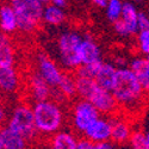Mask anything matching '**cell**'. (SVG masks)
Instances as JSON below:
<instances>
[{
    "instance_id": "obj_1",
    "label": "cell",
    "mask_w": 149,
    "mask_h": 149,
    "mask_svg": "<svg viewBox=\"0 0 149 149\" xmlns=\"http://www.w3.org/2000/svg\"><path fill=\"white\" fill-rule=\"evenodd\" d=\"M111 91L120 110L131 113L137 112L142 109L147 98L139 77L129 67L118 68L113 87Z\"/></svg>"
},
{
    "instance_id": "obj_2",
    "label": "cell",
    "mask_w": 149,
    "mask_h": 149,
    "mask_svg": "<svg viewBox=\"0 0 149 149\" xmlns=\"http://www.w3.org/2000/svg\"><path fill=\"white\" fill-rule=\"evenodd\" d=\"M32 110L35 124L40 135L50 137L52 135L61 130L65 122V112L60 102L53 98L33 102Z\"/></svg>"
},
{
    "instance_id": "obj_3",
    "label": "cell",
    "mask_w": 149,
    "mask_h": 149,
    "mask_svg": "<svg viewBox=\"0 0 149 149\" xmlns=\"http://www.w3.org/2000/svg\"><path fill=\"white\" fill-rule=\"evenodd\" d=\"M10 4L15 8L18 16V31L30 35L38 29L43 22L44 4L40 0H10Z\"/></svg>"
},
{
    "instance_id": "obj_4",
    "label": "cell",
    "mask_w": 149,
    "mask_h": 149,
    "mask_svg": "<svg viewBox=\"0 0 149 149\" xmlns=\"http://www.w3.org/2000/svg\"><path fill=\"white\" fill-rule=\"evenodd\" d=\"M82 41V36L77 31H65L57 38L58 60L62 68L69 72H75L80 66L79 45Z\"/></svg>"
},
{
    "instance_id": "obj_5",
    "label": "cell",
    "mask_w": 149,
    "mask_h": 149,
    "mask_svg": "<svg viewBox=\"0 0 149 149\" xmlns=\"http://www.w3.org/2000/svg\"><path fill=\"white\" fill-rule=\"evenodd\" d=\"M6 125L23 135L28 142L35 141L40 135L35 124L32 106L28 104H18L12 109Z\"/></svg>"
},
{
    "instance_id": "obj_6",
    "label": "cell",
    "mask_w": 149,
    "mask_h": 149,
    "mask_svg": "<svg viewBox=\"0 0 149 149\" xmlns=\"http://www.w3.org/2000/svg\"><path fill=\"white\" fill-rule=\"evenodd\" d=\"M102 116L99 111L90 100L80 98L79 100L74 102L70 111V123L73 129L78 134L84 135L85 130L91 124Z\"/></svg>"
},
{
    "instance_id": "obj_7",
    "label": "cell",
    "mask_w": 149,
    "mask_h": 149,
    "mask_svg": "<svg viewBox=\"0 0 149 149\" xmlns=\"http://www.w3.org/2000/svg\"><path fill=\"white\" fill-rule=\"evenodd\" d=\"M139 13L137 7L131 1H125L123 6L122 17L113 23V29L120 37H131L139 32Z\"/></svg>"
},
{
    "instance_id": "obj_8",
    "label": "cell",
    "mask_w": 149,
    "mask_h": 149,
    "mask_svg": "<svg viewBox=\"0 0 149 149\" xmlns=\"http://www.w3.org/2000/svg\"><path fill=\"white\" fill-rule=\"evenodd\" d=\"M36 61H37L36 70L41 74V77L52 87H57L62 79V75L65 73L62 72L61 67L45 54H40L37 56Z\"/></svg>"
},
{
    "instance_id": "obj_9",
    "label": "cell",
    "mask_w": 149,
    "mask_h": 149,
    "mask_svg": "<svg viewBox=\"0 0 149 149\" xmlns=\"http://www.w3.org/2000/svg\"><path fill=\"white\" fill-rule=\"evenodd\" d=\"M112 125V131H111V140H112L117 146H123L129 143L130 136L134 131V127L129 118L120 113H115L109 116Z\"/></svg>"
},
{
    "instance_id": "obj_10",
    "label": "cell",
    "mask_w": 149,
    "mask_h": 149,
    "mask_svg": "<svg viewBox=\"0 0 149 149\" xmlns=\"http://www.w3.org/2000/svg\"><path fill=\"white\" fill-rule=\"evenodd\" d=\"M90 102L100 111L102 115H105V116L115 115L119 112V110H120L112 91L103 88L100 86H99L97 91L93 93V95L90 98Z\"/></svg>"
},
{
    "instance_id": "obj_11",
    "label": "cell",
    "mask_w": 149,
    "mask_h": 149,
    "mask_svg": "<svg viewBox=\"0 0 149 149\" xmlns=\"http://www.w3.org/2000/svg\"><path fill=\"white\" fill-rule=\"evenodd\" d=\"M53 88L42 77L38 72H33L28 79V90L29 95L31 97L32 102L45 100V99L52 98Z\"/></svg>"
},
{
    "instance_id": "obj_12",
    "label": "cell",
    "mask_w": 149,
    "mask_h": 149,
    "mask_svg": "<svg viewBox=\"0 0 149 149\" xmlns=\"http://www.w3.org/2000/svg\"><path fill=\"white\" fill-rule=\"evenodd\" d=\"M111 131H112V125H111L110 117L100 116L85 130L84 135L92 140L94 143H100L111 140Z\"/></svg>"
},
{
    "instance_id": "obj_13",
    "label": "cell",
    "mask_w": 149,
    "mask_h": 149,
    "mask_svg": "<svg viewBox=\"0 0 149 149\" xmlns=\"http://www.w3.org/2000/svg\"><path fill=\"white\" fill-rule=\"evenodd\" d=\"M79 57L81 65L102 60V49L90 35L82 36V41L79 45Z\"/></svg>"
},
{
    "instance_id": "obj_14",
    "label": "cell",
    "mask_w": 149,
    "mask_h": 149,
    "mask_svg": "<svg viewBox=\"0 0 149 149\" xmlns=\"http://www.w3.org/2000/svg\"><path fill=\"white\" fill-rule=\"evenodd\" d=\"M20 88V75L15 66L0 67V92L12 94Z\"/></svg>"
},
{
    "instance_id": "obj_15",
    "label": "cell",
    "mask_w": 149,
    "mask_h": 149,
    "mask_svg": "<svg viewBox=\"0 0 149 149\" xmlns=\"http://www.w3.org/2000/svg\"><path fill=\"white\" fill-rule=\"evenodd\" d=\"M18 26V16L12 5L1 4L0 5V31L12 35L17 32Z\"/></svg>"
},
{
    "instance_id": "obj_16",
    "label": "cell",
    "mask_w": 149,
    "mask_h": 149,
    "mask_svg": "<svg viewBox=\"0 0 149 149\" xmlns=\"http://www.w3.org/2000/svg\"><path fill=\"white\" fill-rule=\"evenodd\" d=\"M16 49L11 35L0 31V67L15 66Z\"/></svg>"
},
{
    "instance_id": "obj_17",
    "label": "cell",
    "mask_w": 149,
    "mask_h": 149,
    "mask_svg": "<svg viewBox=\"0 0 149 149\" xmlns=\"http://www.w3.org/2000/svg\"><path fill=\"white\" fill-rule=\"evenodd\" d=\"M117 70L118 68L113 62H103V65L99 68L94 79L100 87L111 91L113 87L115 80H116Z\"/></svg>"
},
{
    "instance_id": "obj_18",
    "label": "cell",
    "mask_w": 149,
    "mask_h": 149,
    "mask_svg": "<svg viewBox=\"0 0 149 149\" xmlns=\"http://www.w3.org/2000/svg\"><path fill=\"white\" fill-rule=\"evenodd\" d=\"M78 139L68 130H58L49 137V146L54 149H77Z\"/></svg>"
},
{
    "instance_id": "obj_19",
    "label": "cell",
    "mask_w": 149,
    "mask_h": 149,
    "mask_svg": "<svg viewBox=\"0 0 149 149\" xmlns=\"http://www.w3.org/2000/svg\"><path fill=\"white\" fill-rule=\"evenodd\" d=\"M129 68H131L136 73L146 91L147 97H149V61L147 60V57H143V55L134 57L132 60H130Z\"/></svg>"
},
{
    "instance_id": "obj_20",
    "label": "cell",
    "mask_w": 149,
    "mask_h": 149,
    "mask_svg": "<svg viewBox=\"0 0 149 149\" xmlns=\"http://www.w3.org/2000/svg\"><path fill=\"white\" fill-rule=\"evenodd\" d=\"M4 149H23L28 147V140L19 132L12 130L10 127H1Z\"/></svg>"
},
{
    "instance_id": "obj_21",
    "label": "cell",
    "mask_w": 149,
    "mask_h": 149,
    "mask_svg": "<svg viewBox=\"0 0 149 149\" xmlns=\"http://www.w3.org/2000/svg\"><path fill=\"white\" fill-rule=\"evenodd\" d=\"M43 23L52 26H58L66 22V13L63 11V7L57 6L53 3H49L44 5L43 8Z\"/></svg>"
},
{
    "instance_id": "obj_22",
    "label": "cell",
    "mask_w": 149,
    "mask_h": 149,
    "mask_svg": "<svg viewBox=\"0 0 149 149\" xmlns=\"http://www.w3.org/2000/svg\"><path fill=\"white\" fill-rule=\"evenodd\" d=\"M56 88L60 91V93L63 95L66 99H72L75 95H78L75 73H72L69 70L63 73L62 79H61V81H60V84H58V86Z\"/></svg>"
},
{
    "instance_id": "obj_23",
    "label": "cell",
    "mask_w": 149,
    "mask_h": 149,
    "mask_svg": "<svg viewBox=\"0 0 149 149\" xmlns=\"http://www.w3.org/2000/svg\"><path fill=\"white\" fill-rule=\"evenodd\" d=\"M98 87L99 85L95 81V79L77 77V92L79 98L90 100V98L93 95V93L97 91Z\"/></svg>"
},
{
    "instance_id": "obj_24",
    "label": "cell",
    "mask_w": 149,
    "mask_h": 149,
    "mask_svg": "<svg viewBox=\"0 0 149 149\" xmlns=\"http://www.w3.org/2000/svg\"><path fill=\"white\" fill-rule=\"evenodd\" d=\"M123 6H124V3L122 0H109L107 5L105 6V15H106V18L112 24L122 17Z\"/></svg>"
},
{
    "instance_id": "obj_25",
    "label": "cell",
    "mask_w": 149,
    "mask_h": 149,
    "mask_svg": "<svg viewBox=\"0 0 149 149\" xmlns=\"http://www.w3.org/2000/svg\"><path fill=\"white\" fill-rule=\"evenodd\" d=\"M103 60L100 61H97V62H92V63H85L81 65L75 72V75L77 77H81V78H95L97 73L100 68V66L103 65Z\"/></svg>"
},
{
    "instance_id": "obj_26",
    "label": "cell",
    "mask_w": 149,
    "mask_h": 149,
    "mask_svg": "<svg viewBox=\"0 0 149 149\" xmlns=\"http://www.w3.org/2000/svg\"><path fill=\"white\" fill-rule=\"evenodd\" d=\"M136 43L139 53L147 56L149 54V30H140L136 37Z\"/></svg>"
},
{
    "instance_id": "obj_27",
    "label": "cell",
    "mask_w": 149,
    "mask_h": 149,
    "mask_svg": "<svg viewBox=\"0 0 149 149\" xmlns=\"http://www.w3.org/2000/svg\"><path fill=\"white\" fill-rule=\"evenodd\" d=\"M129 146L135 149H146V132L141 129H134L129 140Z\"/></svg>"
},
{
    "instance_id": "obj_28",
    "label": "cell",
    "mask_w": 149,
    "mask_h": 149,
    "mask_svg": "<svg viewBox=\"0 0 149 149\" xmlns=\"http://www.w3.org/2000/svg\"><path fill=\"white\" fill-rule=\"evenodd\" d=\"M77 149H95V143L88 137H86L85 135H82L80 139H78Z\"/></svg>"
},
{
    "instance_id": "obj_29",
    "label": "cell",
    "mask_w": 149,
    "mask_h": 149,
    "mask_svg": "<svg viewBox=\"0 0 149 149\" xmlns=\"http://www.w3.org/2000/svg\"><path fill=\"white\" fill-rule=\"evenodd\" d=\"M139 29L149 30V13H147V12H140L139 13Z\"/></svg>"
},
{
    "instance_id": "obj_30",
    "label": "cell",
    "mask_w": 149,
    "mask_h": 149,
    "mask_svg": "<svg viewBox=\"0 0 149 149\" xmlns=\"http://www.w3.org/2000/svg\"><path fill=\"white\" fill-rule=\"evenodd\" d=\"M113 63L118 67V68H124V67H129L130 61H127L125 56H116L113 57Z\"/></svg>"
},
{
    "instance_id": "obj_31",
    "label": "cell",
    "mask_w": 149,
    "mask_h": 149,
    "mask_svg": "<svg viewBox=\"0 0 149 149\" xmlns=\"http://www.w3.org/2000/svg\"><path fill=\"white\" fill-rule=\"evenodd\" d=\"M117 144L112 141V140H107L100 143H95V149H111V148H115Z\"/></svg>"
},
{
    "instance_id": "obj_32",
    "label": "cell",
    "mask_w": 149,
    "mask_h": 149,
    "mask_svg": "<svg viewBox=\"0 0 149 149\" xmlns=\"http://www.w3.org/2000/svg\"><path fill=\"white\" fill-rule=\"evenodd\" d=\"M8 120V115L7 111L4 105L0 104V127H4V124H6Z\"/></svg>"
},
{
    "instance_id": "obj_33",
    "label": "cell",
    "mask_w": 149,
    "mask_h": 149,
    "mask_svg": "<svg viewBox=\"0 0 149 149\" xmlns=\"http://www.w3.org/2000/svg\"><path fill=\"white\" fill-rule=\"evenodd\" d=\"M91 1H92L95 6H98V7L105 8V6H106L107 3H109V0H91Z\"/></svg>"
},
{
    "instance_id": "obj_34",
    "label": "cell",
    "mask_w": 149,
    "mask_h": 149,
    "mask_svg": "<svg viewBox=\"0 0 149 149\" xmlns=\"http://www.w3.org/2000/svg\"><path fill=\"white\" fill-rule=\"evenodd\" d=\"M50 3H53L57 6H61V7H65L67 4V0H50Z\"/></svg>"
},
{
    "instance_id": "obj_35",
    "label": "cell",
    "mask_w": 149,
    "mask_h": 149,
    "mask_svg": "<svg viewBox=\"0 0 149 149\" xmlns=\"http://www.w3.org/2000/svg\"><path fill=\"white\" fill-rule=\"evenodd\" d=\"M146 149H149V130L146 132Z\"/></svg>"
},
{
    "instance_id": "obj_36",
    "label": "cell",
    "mask_w": 149,
    "mask_h": 149,
    "mask_svg": "<svg viewBox=\"0 0 149 149\" xmlns=\"http://www.w3.org/2000/svg\"><path fill=\"white\" fill-rule=\"evenodd\" d=\"M0 149H4V143H3V134H1V127H0Z\"/></svg>"
},
{
    "instance_id": "obj_37",
    "label": "cell",
    "mask_w": 149,
    "mask_h": 149,
    "mask_svg": "<svg viewBox=\"0 0 149 149\" xmlns=\"http://www.w3.org/2000/svg\"><path fill=\"white\" fill-rule=\"evenodd\" d=\"M40 1H41L42 4H44V5H47V4L50 3V0H40Z\"/></svg>"
},
{
    "instance_id": "obj_38",
    "label": "cell",
    "mask_w": 149,
    "mask_h": 149,
    "mask_svg": "<svg viewBox=\"0 0 149 149\" xmlns=\"http://www.w3.org/2000/svg\"><path fill=\"white\" fill-rule=\"evenodd\" d=\"M135 3H142V1H144V0H134Z\"/></svg>"
},
{
    "instance_id": "obj_39",
    "label": "cell",
    "mask_w": 149,
    "mask_h": 149,
    "mask_svg": "<svg viewBox=\"0 0 149 149\" xmlns=\"http://www.w3.org/2000/svg\"><path fill=\"white\" fill-rule=\"evenodd\" d=\"M146 57H147V60H148V61H149V54H148V55H147V56H146Z\"/></svg>"
}]
</instances>
